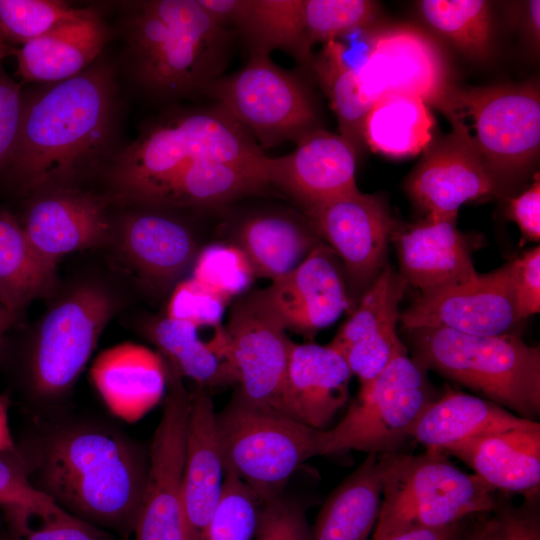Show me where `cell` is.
Listing matches in <instances>:
<instances>
[{"label": "cell", "mask_w": 540, "mask_h": 540, "mask_svg": "<svg viewBox=\"0 0 540 540\" xmlns=\"http://www.w3.org/2000/svg\"><path fill=\"white\" fill-rule=\"evenodd\" d=\"M16 449L33 487L57 506L122 539L133 534L149 451L120 427L88 415L33 416Z\"/></svg>", "instance_id": "obj_1"}, {"label": "cell", "mask_w": 540, "mask_h": 540, "mask_svg": "<svg viewBox=\"0 0 540 540\" xmlns=\"http://www.w3.org/2000/svg\"><path fill=\"white\" fill-rule=\"evenodd\" d=\"M116 128V85L110 69L77 75L23 96L9 172L24 192L71 187L108 157Z\"/></svg>", "instance_id": "obj_2"}, {"label": "cell", "mask_w": 540, "mask_h": 540, "mask_svg": "<svg viewBox=\"0 0 540 540\" xmlns=\"http://www.w3.org/2000/svg\"><path fill=\"white\" fill-rule=\"evenodd\" d=\"M125 35L138 85L157 99L175 100L202 94L222 76L233 30L198 0H147L129 5Z\"/></svg>", "instance_id": "obj_3"}, {"label": "cell", "mask_w": 540, "mask_h": 540, "mask_svg": "<svg viewBox=\"0 0 540 540\" xmlns=\"http://www.w3.org/2000/svg\"><path fill=\"white\" fill-rule=\"evenodd\" d=\"M266 155L217 105L173 111L148 124L111 163L115 197L145 205L164 185L202 160L252 162Z\"/></svg>", "instance_id": "obj_4"}, {"label": "cell", "mask_w": 540, "mask_h": 540, "mask_svg": "<svg viewBox=\"0 0 540 540\" xmlns=\"http://www.w3.org/2000/svg\"><path fill=\"white\" fill-rule=\"evenodd\" d=\"M414 359L426 370L534 420L540 414V351L515 333L476 336L446 328L411 330Z\"/></svg>", "instance_id": "obj_5"}, {"label": "cell", "mask_w": 540, "mask_h": 540, "mask_svg": "<svg viewBox=\"0 0 540 540\" xmlns=\"http://www.w3.org/2000/svg\"><path fill=\"white\" fill-rule=\"evenodd\" d=\"M431 107L502 184L528 169L539 153L540 94L535 83L463 87L450 82Z\"/></svg>", "instance_id": "obj_6"}, {"label": "cell", "mask_w": 540, "mask_h": 540, "mask_svg": "<svg viewBox=\"0 0 540 540\" xmlns=\"http://www.w3.org/2000/svg\"><path fill=\"white\" fill-rule=\"evenodd\" d=\"M381 459L383 501L370 540L414 527H444L489 513L496 504L492 487L457 468L441 450L384 453Z\"/></svg>", "instance_id": "obj_7"}, {"label": "cell", "mask_w": 540, "mask_h": 540, "mask_svg": "<svg viewBox=\"0 0 540 540\" xmlns=\"http://www.w3.org/2000/svg\"><path fill=\"white\" fill-rule=\"evenodd\" d=\"M108 291L83 284L58 300L40 321L24 360V387L33 416L63 412L78 377L115 311Z\"/></svg>", "instance_id": "obj_8"}, {"label": "cell", "mask_w": 540, "mask_h": 540, "mask_svg": "<svg viewBox=\"0 0 540 540\" xmlns=\"http://www.w3.org/2000/svg\"><path fill=\"white\" fill-rule=\"evenodd\" d=\"M216 426L226 470L261 502L280 495L303 463L320 456L323 430L279 410L251 404L238 393L216 413Z\"/></svg>", "instance_id": "obj_9"}, {"label": "cell", "mask_w": 540, "mask_h": 540, "mask_svg": "<svg viewBox=\"0 0 540 540\" xmlns=\"http://www.w3.org/2000/svg\"><path fill=\"white\" fill-rule=\"evenodd\" d=\"M434 400L426 369L407 349L396 354L358 396L343 419L323 430L320 456L349 450L396 453L425 408Z\"/></svg>", "instance_id": "obj_10"}, {"label": "cell", "mask_w": 540, "mask_h": 540, "mask_svg": "<svg viewBox=\"0 0 540 540\" xmlns=\"http://www.w3.org/2000/svg\"><path fill=\"white\" fill-rule=\"evenodd\" d=\"M242 125L262 148L295 143L320 127L302 79L276 65L270 54L249 52L240 70L220 76L202 92Z\"/></svg>", "instance_id": "obj_11"}, {"label": "cell", "mask_w": 540, "mask_h": 540, "mask_svg": "<svg viewBox=\"0 0 540 540\" xmlns=\"http://www.w3.org/2000/svg\"><path fill=\"white\" fill-rule=\"evenodd\" d=\"M225 332L238 395L251 404L280 411L293 341L263 289L233 302Z\"/></svg>", "instance_id": "obj_12"}, {"label": "cell", "mask_w": 540, "mask_h": 540, "mask_svg": "<svg viewBox=\"0 0 540 540\" xmlns=\"http://www.w3.org/2000/svg\"><path fill=\"white\" fill-rule=\"evenodd\" d=\"M305 216L341 261L354 309L387 265V248L396 222L380 197L359 189Z\"/></svg>", "instance_id": "obj_13"}, {"label": "cell", "mask_w": 540, "mask_h": 540, "mask_svg": "<svg viewBox=\"0 0 540 540\" xmlns=\"http://www.w3.org/2000/svg\"><path fill=\"white\" fill-rule=\"evenodd\" d=\"M514 259L436 291L421 293L399 321L409 331L438 327L476 336L513 333L516 310Z\"/></svg>", "instance_id": "obj_14"}, {"label": "cell", "mask_w": 540, "mask_h": 540, "mask_svg": "<svg viewBox=\"0 0 540 540\" xmlns=\"http://www.w3.org/2000/svg\"><path fill=\"white\" fill-rule=\"evenodd\" d=\"M407 285L403 276L387 264L328 344L345 359L360 387L374 380L396 354L406 350L396 325Z\"/></svg>", "instance_id": "obj_15"}, {"label": "cell", "mask_w": 540, "mask_h": 540, "mask_svg": "<svg viewBox=\"0 0 540 540\" xmlns=\"http://www.w3.org/2000/svg\"><path fill=\"white\" fill-rule=\"evenodd\" d=\"M356 70L362 90L374 101L393 91L417 96L431 107L450 83L436 44L409 27L375 34L364 64Z\"/></svg>", "instance_id": "obj_16"}, {"label": "cell", "mask_w": 540, "mask_h": 540, "mask_svg": "<svg viewBox=\"0 0 540 540\" xmlns=\"http://www.w3.org/2000/svg\"><path fill=\"white\" fill-rule=\"evenodd\" d=\"M281 157H267L269 184L281 189L304 213L358 190L357 154L340 135L318 127Z\"/></svg>", "instance_id": "obj_17"}, {"label": "cell", "mask_w": 540, "mask_h": 540, "mask_svg": "<svg viewBox=\"0 0 540 540\" xmlns=\"http://www.w3.org/2000/svg\"><path fill=\"white\" fill-rule=\"evenodd\" d=\"M286 330L312 338L351 308L341 261L325 243L263 289Z\"/></svg>", "instance_id": "obj_18"}, {"label": "cell", "mask_w": 540, "mask_h": 540, "mask_svg": "<svg viewBox=\"0 0 540 540\" xmlns=\"http://www.w3.org/2000/svg\"><path fill=\"white\" fill-rule=\"evenodd\" d=\"M108 200L73 187L40 191L28 205L22 227L30 242L46 259L108 241L111 225Z\"/></svg>", "instance_id": "obj_19"}, {"label": "cell", "mask_w": 540, "mask_h": 540, "mask_svg": "<svg viewBox=\"0 0 540 540\" xmlns=\"http://www.w3.org/2000/svg\"><path fill=\"white\" fill-rule=\"evenodd\" d=\"M407 180V191L429 217L457 215L466 202L498 194L503 184L448 135L430 145Z\"/></svg>", "instance_id": "obj_20"}, {"label": "cell", "mask_w": 540, "mask_h": 540, "mask_svg": "<svg viewBox=\"0 0 540 540\" xmlns=\"http://www.w3.org/2000/svg\"><path fill=\"white\" fill-rule=\"evenodd\" d=\"M226 467L208 392H189L182 476L188 540H201L223 493Z\"/></svg>", "instance_id": "obj_21"}, {"label": "cell", "mask_w": 540, "mask_h": 540, "mask_svg": "<svg viewBox=\"0 0 540 540\" xmlns=\"http://www.w3.org/2000/svg\"><path fill=\"white\" fill-rule=\"evenodd\" d=\"M457 215L429 217L404 227L395 224L394 241L401 275L421 293L463 282L474 275L469 247L456 227Z\"/></svg>", "instance_id": "obj_22"}, {"label": "cell", "mask_w": 540, "mask_h": 540, "mask_svg": "<svg viewBox=\"0 0 540 540\" xmlns=\"http://www.w3.org/2000/svg\"><path fill=\"white\" fill-rule=\"evenodd\" d=\"M352 373L334 348L292 342L280 411L317 430L346 403Z\"/></svg>", "instance_id": "obj_23"}, {"label": "cell", "mask_w": 540, "mask_h": 540, "mask_svg": "<svg viewBox=\"0 0 540 540\" xmlns=\"http://www.w3.org/2000/svg\"><path fill=\"white\" fill-rule=\"evenodd\" d=\"M90 376L110 413L127 423L139 421L157 406L168 385L162 355L131 342L103 350Z\"/></svg>", "instance_id": "obj_24"}, {"label": "cell", "mask_w": 540, "mask_h": 540, "mask_svg": "<svg viewBox=\"0 0 540 540\" xmlns=\"http://www.w3.org/2000/svg\"><path fill=\"white\" fill-rule=\"evenodd\" d=\"M150 208L129 214L122 221L120 248L146 283L165 289L196 258L198 243L184 221Z\"/></svg>", "instance_id": "obj_25"}, {"label": "cell", "mask_w": 540, "mask_h": 540, "mask_svg": "<svg viewBox=\"0 0 540 540\" xmlns=\"http://www.w3.org/2000/svg\"><path fill=\"white\" fill-rule=\"evenodd\" d=\"M494 490L538 498L540 424L475 436L447 447Z\"/></svg>", "instance_id": "obj_26"}, {"label": "cell", "mask_w": 540, "mask_h": 540, "mask_svg": "<svg viewBox=\"0 0 540 540\" xmlns=\"http://www.w3.org/2000/svg\"><path fill=\"white\" fill-rule=\"evenodd\" d=\"M109 31L98 11L88 8L82 17L67 22L13 48L24 82L55 83L90 66L102 51Z\"/></svg>", "instance_id": "obj_27"}, {"label": "cell", "mask_w": 540, "mask_h": 540, "mask_svg": "<svg viewBox=\"0 0 540 540\" xmlns=\"http://www.w3.org/2000/svg\"><path fill=\"white\" fill-rule=\"evenodd\" d=\"M232 238L248 257L255 275L271 281L293 271L324 242L306 217L282 210L243 217Z\"/></svg>", "instance_id": "obj_28"}, {"label": "cell", "mask_w": 540, "mask_h": 540, "mask_svg": "<svg viewBox=\"0 0 540 540\" xmlns=\"http://www.w3.org/2000/svg\"><path fill=\"white\" fill-rule=\"evenodd\" d=\"M222 25L243 37L249 52L283 50L310 67L313 53L306 45L302 0H198Z\"/></svg>", "instance_id": "obj_29"}, {"label": "cell", "mask_w": 540, "mask_h": 540, "mask_svg": "<svg viewBox=\"0 0 540 540\" xmlns=\"http://www.w3.org/2000/svg\"><path fill=\"white\" fill-rule=\"evenodd\" d=\"M267 157L252 162L198 161L159 189L144 206L216 208L269 185Z\"/></svg>", "instance_id": "obj_30"}, {"label": "cell", "mask_w": 540, "mask_h": 540, "mask_svg": "<svg viewBox=\"0 0 540 540\" xmlns=\"http://www.w3.org/2000/svg\"><path fill=\"white\" fill-rule=\"evenodd\" d=\"M533 422L489 400L448 391L425 408L414 424L410 438L427 449L444 451L475 436L524 427Z\"/></svg>", "instance_id": "obj_31"}, {"label": "cell", "mask_w": 540, "mask_h": 540, "mask_svg": "<svg viewBox=\"0 0 540 540\" xmlns=\"http://www.w3.org/2000/svg\"><path fill=\"white\" fill-rule=\"evenodd\" d=\"M382 471L381 454L368 453L326 499L312 540H369L380 510Z\"/></svg>", "instance_id": "obj_32"}, {"label": "cell", "mask_w": 540, "mask_h": 540, "mask_svg": "<svg viewBox=\"0 0 540 540\" xmlns=\"http://www.w3.org/2000/svg\"><path fill=\"white\" fill-rule=\"evenodd\" d=\"M198 329L189 322L164 317L153 324L149 334L163 358L198 387L236 383L225 328H217L208 342L200 338Z\"/></svg>", "instance_id": "obj_33"}, {"label": "cell", "mask_w": 540, "mask_h": 540, "mask_svg": "<svg viewBox=\"0 0 540 540\" xmlns=\"http://www.w3.org/2000/svg\"><path fill=\"white\" fill-rule=\"evenodd\" d=\"M434 117L419 97L384 92L371 106L364 124V141L371 150L391 157L412 156L432 142Z\"/></svg>", "instance_id": "obj_34"}, {"label": "cell", "mask_w": 540, "mask_h": 540, "mask_svg": "<svg viewBox=\"0 0 540 540\" xmlns=\"http://www.w3.org/2000/svg\"><path fill=\"white\" fill-rule=\"evenodd\" d=\"M56 263L37 252L22 225L0 211V305L19 312L33 299L51 293Z\"/></svg>", "instance_id": "obj_35"}, {"label": "cell", "mask_w": 540, "mask_h": 540, "mask_svg": "<svg viewBox=\"0 0 540 540\" xmlns=\"http://www.w3.org/2000/svg\"><path fill=\"white\" fill-rule=\"evenodd\" d=\"M345 51V46L337 40L328 41L313 56L310 68L330 100L339 134L358 156L365 144V120L375 101L362 90L357 70L346 61Z\"/></svg>", "instance_id": "obj_36"}, {"label": "cell", "mask_w": 540, "mask_h": 540, "mask_svg": "<svg viewBox=\"0 0 540 540\" xmlns=\"http://www.w3.org/2000/svg\"><path fill=\"white\" fill-rule=\"evenodd\" d=\"M425 21L463 52L487 55L491 40L490 3L482 0H424Z\"/></svg>", "instance_id": "obj_37"}, {"label": "cell", "mask_w": 540, "mask_h": 540, "mask_svg": "<svg viewBox=\"0 0 540 540\" xmlns=\"http://www.w3.org/2000/svg\"><path fill=\"white\" fill-rule=\"evenodd\" d=\"M55 0H0V31L7 43L25 44L86 14Z\"/></svg>", "instance_id": "obj_38"}, {"label": "cell", "mask_w": 540, "mask_h": 540, "mask_svg": "<svg viewBox=\"0 0 540 540\" xmlns=\"http://www.w3.org/2000/svg\"><path fill=\"white\" fill-rule=\"evenodd\" d=\"M376 15L377 4L370 0H302L306 45L312 51L318 42L367 27Z\"/></svg>", "instance_id": "obj_39"}, {"label": "cell", "mask_w": 540, "mask_h": 540, "mask_svg": "<svg viewBox=\"0 0 540 540\" xmlns=\"http://www.w3.org/2000/svg\"><path fill=\"white\" fill-rule=\"evenodd\" d=\"M261 505L253 491L226 470L222 497L201 540H253Z\"/></svg>", "instance_id": "obj_40"}, {"label": "cell", "mask_w": 540, "mask_h": 540, "mask_svg": "<svg viewBox=\"0 0 540 540\" xmlns=\"http://www.w3.org/2000/svg\"><path fill=\"white\" fill-rule=\"evenodd\" d=\"M193 278L227 301L247 292L256 275L246 254L234 243H212L195 258Z\"/></svg>", "instance_id": "obj_41"}, {"label": "cell", "mask_w": 540, "mask_h": 540, "mask_svg": "<svg viewBox=\"0 0 540 540\" xmlns=\"http://www.w3.org/2000/svg\"><path fill=\"white\" fill-rule=\"evenodd\" d=\"M16 540H114L110 532L83 521L59 506L46 513L3 512Z\"/></svg>", "instance_id": "obj_42"}, {"label": "cell", "mask_w": 540, "mask_h": 540, "mask_svg": "<svg viewBox=\"0 0 540 540\" xmlns=\"http://www.w3.org/2000/svg\"><path fill=\"white\" fill-rule=\"evenodd\" d=\"M228 301L193 277L179 282L170 296L166 317L198 328L221 325Z\"/></svg>", "instance_id": "obj_43"}, {"label": "cell", "mask_w": 540, "mask_h": 540, "mask_svg": "<svg viewBox=\"0 0 540 540\" xmlns=\"http://www.w3.org/2000/svg\"><path fill=\"white\" fill-rule=\"evenodd\" d=\"M57 507L29 481L17 449L0 452V509L4 512L45 513Z\"/></svg>", "instance_id": "obj_44"}, {"label": "cell", "mask_w": 540, "mask_h": 540, "mask_svg": "<svg viewBox=\"0 0 540 540\" xmlns=\"http://www.w3.org/2000/svg\"><path fill=\"white\" fill-rule=\"evenodd\" d=\"M484 540H540L537 498L515 506L497 497L494 508L486 515Z\"/></svg>", "instance_id": "obj_45"}, {"label": "cell", "mask_w": 540, "mask_h": 540, "mask_svg": "<svg viewBox=\"0 0 540 540\" xmlns=\"http://www.w3.org/2000/svg\"><path fill=\"white\" fill-rule=\"evenodd\" d=\"M253 540H312V530L301 505L278 495L262 502Z\"/></svg>", "instance_id": "obj_46"}, {"label": "cell", "mask_w": 540, "mask_h": 540, "mask_svg": "<svg viewBox=\"0 0 540 540\" xmlns=\"http://www.w3.org/2000/svg\"><path fill=\"white\" fill-rule=\"evenodd\" d=\"M23 107L21 84L0 67V170L8 167L14 154Z\"/></svg>", "instance_id": "obj_47"}, {"label": "cell", "mask_w": 540, "mask_h": 540, "mask_svg": "<svg viewBox=\"0 0 540 540\" xmlns=\"http://www.w3.org/2000/svg\"><path fill=\"white\" fill-rule=\"evenodd\" d=\"M516 267V310L519 321L540 311V247L514 259Z\"/></svg>", "instance_id": "obj_48"}, {"label": "cell", "mask_w": 540, "mask_h": 540, "mask_svg": "<svg viewBox=\"0 0 540 540\" xmlns=\"http://www.w3.org/2000/svg\"><path fill=\"white\" fill-rule=\"evenodd\" d=\"M508 217L517 224L526 241L540 240V179L537 173L531 186L509 200Z\"/></svg>", "instance_id": "obj_49"}, {"label": "cell", "mask_w": 540, "mask_h": 540, "mask_svg": "<svg viewBox=\"0 0 540 540\" xmlns=\"http://www.w3.org/2000/svg\"><path fill=\"white\" fill-rule=\"evenodd\" d=\"M470 517L444 527H414L393 534L386 540H463L470 524Z\"/></svg>", "instance_id": "obj_50"}, {"label": "cell", "mask_w": 540, "mask_h": 540, "mask_svg": "<svg viewBox=\"0 0 540 540\" xmlns=\"http://www.w3.org/2000/svg\"><path fill=\"white\" fill-rule=\"evenodd\" d=\"M9 404V399L4 395H0V452L11 451L16 448V440L9 426Z\"/></svg>", "instance_id": "obj_51"}, {"label": "cell", "mask_w": 540, "mask_h": 540, "mask_svg": "<svg viewBox=\"0 0 540 540\" xmlns=\"http://www.w3.org/2000/svg\"><path fill=\"white\" fill-rule=\"evenodd\" d=\"M486 515L487 513L476 515V519L470 522L463 540H484Z\"/></svg>", "instance_id": "obj_52"}, {"label": "cell", "mask_w": 540, "mask_h": 540, "mask_svg": "<svg viewBox=\"0 0 540 540\" xmlns=\"http://www.w3.org/2000/svg\"><path fill=\"white\" fill-rule=\"evenodd\" d=\"M528 20L531 33L537 39L540 32V1L533 0L528 2Z\"/></svg>", "instance_id": "obj_53"}, {"label": "cell", "mask_w": 540, "mask_h": 540, "mask_svg": "<svg viewBox=\"0 0 540 540\" xmlns=\"http://www.w3.org/2000/svg\"><path fill=\"white\" fill-rule=\"evenodd\" d=\"M17 317L18 314L13 313L0 305V357L3 352L5 333L13 325Z\"/></svg>", "instance_id": "obj_54"}, {"label": "cell", "mask_w": 540, "mask_h": 540, "mask_svg": "<svg viewBox=\"0 0 540 540\" xmlns=\"http://www.w3.org/2000/svg\"><path fill=\"white\" fill-rule=\"evenodd\" d=\"M12 47L8 45L0 31V61L3 60L7 55L12 54Z\"/></svg>", "instance_id": "obj_55"}, {"label": "cell", "mask_w": 540, "mask_h": 540, "mask_svg": "<svg viewBox=\"0 0 540 540\" xmlns=\"http://www.w3.org/2000/svg\"><path fill=\"white\" fill-rule=\"evenodd\" d=\"M8 533V527L6 523L5 516L0 509V540H5Z\"/></svg>", "instance_id": "obj_56"}, {"label": "cell", "mask_w": 540, "mask_h": 540, "mask_svg": "<svg viewBox=\"0 0 540 540\" xmlns=\"http://www.w3.org/2000/svg\"><path fill=\"white\" fill-rule=\"evenodd\" d=\"M5 540H16V539L10 534V532L8 530V533H7V536H6Z\"/></svg>", "instance_id": "obj_57"}]
</instances>
